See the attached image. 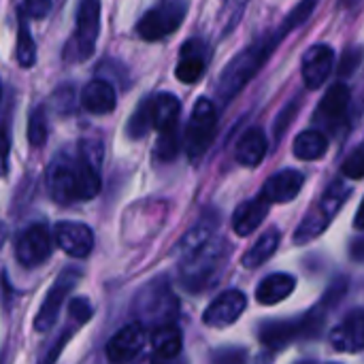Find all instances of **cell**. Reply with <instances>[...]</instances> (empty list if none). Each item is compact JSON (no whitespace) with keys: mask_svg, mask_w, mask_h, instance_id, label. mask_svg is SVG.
<instances>
[{"mask_svg":"<svg viewBox=\"0 0 364 364\" xmlns=\"http://www.w3.org/2000/svg\"><path fill=\"white\" fill-rule=\"evenodd\" d=\"M179 115H181V102L177 96L162 92L156 98H151V126L160 134L179 132Z\"/></svg>","mask_w":364,"mask_h":364,"instance_id":"obj_20","label":"cell"},{"mask_svg":"<svg viewBox=\"0 0 364 364\" xmlns=\"http://www.w3.org/2000/svg\"><path fill=\"white\" fill-rule=\"evenodd\" d=\"M100 34V0H81L75 15V32L64 47V62L79 64L85 62L94 49Z\"/></svg>","mask_w":364,"mask_h":364,"instance_id":"obj_5","label":"cell"},{"mask_svg":"<svg viewBox=\"0 0 364 364\" xmlns=\"http://www.w3.org/2000/svg\"><path fill=\"white\" fill-rule=\"evenodd\" d=\"M51 11V0H23V13L30 19H43Z\"/></svg>","mask_w":364,"mask_h":364,"instance_id":"obj_37","label":"cell"},{"mask_svg":"<svg viewBox=\"0 0 364 364\" xmlns=\"http://www.w3.org/2000/svg\"><path fill=\"white\" fill-rule=\"evenodd\" d=\"M279 243H282V232H279L277 228H269V230L250 247V252L243 256V267H245V269H258V267H262V264L277 252Z\"/></svg>","mask_w":364,"mask_h":364,"instance_id":"obj_27","label":"cell"},{"mask_svg":"<svg viewBox=\"0 0 364 364\" xmlns=\"http://www.w3.org/2000/svg\"><path fill=\"white\" fill-rule=\"evenodd\" d=\"M209 64V45L203 38H188L179 51V62L175 66V77L192 85L203 79Z\"/></svg>","mask_w":364,"mask_h":364,"instance_id":"obj_15","label":"cell"},{"mask_svg":"<svg viewBox=\"0 0 364 364\" xmlns=\"http://www.w3.org/2000/svg\"><path fill=\"white\" fill-rule=\"evenodd\" d=\"M58 247L70 258H87L94 250V230L83 222H58L53 228Z\"/></svg>","mask_w":364,"mask_h":364,"instance_id":"obj_13","label":"cell"},{"mask_svg":"<svg viewBox=\"0 0 364 364\" xmlns=\"http://www.w3.org/2000/svg\"><path fill=\"white\" fill-rule=\"evenodd\" d=\"M230 243L213 235L196 247L179 254V282L188 292H205L224 275L230 260Z\"/></svg>","mask_w":364,"mask_h":364,"instance_id":"obj_2","label":"cell"},{"mask_svg":"<svg viewBox=\"0 0 364 364\" xmlns=\"http://www.w3.org/2000/svg\"><path fill=\"white\" fill-rule=\"evenodd\" d=\"M47 136H49L47 111H45V107H36L28 117V143L34 149H38L47 143Z\"/></svg>","mask_w":364,"mask_h":364,"instance_id":"obj_31","label":"cell"},{"mask_svg":"<svg viewBox=\"0 0 364 364\" xmlns=\"http://www.w3.org/2000/svg\"><path fill=\"white\" fill-rule=\"evenodd\" d=\"M15 55H17V64L21 68H30L36 62V45L32 38V32L28 28V21L23 17H19V26H17V45H15Z\"/></svg>","mask_w":364,"mask_h":364,"instance_id":"obj_29","label":"cell"},{"mask_svg":"<svg viewBox=\"0 0 364 364\" xmlns=\"http://www.w3.org/2000/svg\"><path fill=\"white\" fill-rule=\"evenodd\" d=\"M53 243L45 224L28 226L15 241V258L23 269H36L51 258Z\"/></svg>","mask_w":364,"mask_h":364,"instance_id":"obj_9","label":"cell"},{"mask_svg":"<svg viewBox=\"0 0 364 364\" xmlns=\"http://www.w3.org/2000/svg\"><path fill=\"white\" fill-rule=\"evenodd\" d=\"M218 134V109L209 98H198L186 128V151L192 162H198Z\"/></svg>","mask_w":364,"mask_h":364,"instance_id":"obj_7","label":"cell"},{"mask_svg":"<svg viewBox=\"0 0 364 364\" xmlns=\"http://www.w3.org/2000/svg\"><path fill=\"white\" fill-rule=\"evenodd\" d=\"M350 194H352V188L343 179L333 181L326 188V192L320 196V200L303 218V222L299 224V228L294 230V237H292L294 243L296 245H307L309 241L318 239L328 228V224L335 220V215L339 213V209L343 207V203L350 198Z\"/></svg>","mask_w":364,"mask_h":364,"instance_id":"obj_4","label":"cell"},{"mask_svg":"<svg viewBox=\"0 0 364 364\" xmlns=\"http://www.w3.org/2000/svg\"><path fill=\"white\" fill-rule=\"evenodd\" d=\"M303 186H305V175H303L301 171L284 168V171L273 173V175L264 181V186H262V190H260V196H262L269 205H273V203L284 205V203L294 200V198L299 196V192L303 190Z\"/></svg>","mask_w":364,"mask_h":364,"instance_id":"obj_18","label":"cell"},{"mask_svg":"<svg viewBox=\"0 0 364 364\" xmlns=\"http://www.w3.org/2000/svg\"><path fill=\"white\" fill-rule=\"evenodd\" d=\"M316 2L318 0H301L288 15H286V19L282 21V26H279V34L282 36H288L292 30H296L299 26H303L309 17H311V13H314V9H316Z\"/></svg>","mask_w":364,"mask_h":364,"instance_id":"obj_33","label":"cell"},{"mask_svg":"<svg viewBox=\"0 0 364 364\" xmlns=\"http://www.w3.org/2000/svg\"><path fill=\"white\" fill-rule=\"evenodd\" d=\"M181 348H183V335L177 324L166 322L156 326V331L151 333V350L156 358L173 360L181 354Z\"/></svg>","mask_w":364,"mask_h":364,"instance_id":"obj_25","label":"cell"},{"mask_svg":"<svg viewBox=\"0 0 364 364\" xmlns=\"http://www.w3.org/2000/svg\"><path fill=\"white\" fill-rule=\"evenodd\" d=\"M245 307H247V296L241 290H226L207 307V311L203 314V324L215 331L232 326L241 318Z\"/></svg>","mask_w":364,"mask_h":364,"instance_id":"obj_14","label":"cell"},{"mask_svg":"<svg viewBox=\"0 0 364 364\" xmlns=\"http://www.w3.org/2000/svg\"><path fill=\"white\" fill-rule=\"evenodd\" d=\"M331 346L337 352L358 354L364 348V314L354 309L348 318L331 331Z\"/></svg>","mask_w":364,"mask_h":364,"instance_id":"obj_19","label":"cell"},{"mask_svg":"<svg viewBox=\"0 0 364 364\" xmlns=\"http://www.w3.org/2000/svg\"><path fill=\"white\" fill-rule=\"evenodd\" d=\"M149 128H151V98H145L139 102V107L130 115L126 124V134L132 141H136V139H143L149 132Z\"/></svg>","mask_w":364,"mask_h":364,"instance_id":"obj_30","label":"cell"},{"mask_svg":"<svg viewBox=\"0 0 364 364\" xmlns=\"http://www.w3.org/2000/svg\"><path fill=\"white\" fill-rule=\"evenodd\" d=\"M0 94H2V90H0Z\"/></svg>","mask_w":364,"mask_h":364,"instance_id":"obj_42","label":"cell"},{"mask_svg":"<svg viewBox=\"0 0 364 364\" xmlns=\"http://www.w3.org/2000/svg\"><path fill=\"white\" fill-rule=\"evenodd\" d=\"M79 102L81 107L87 111V113H94V115H105V113H111L117 105V96H115V90L109 81L105 79H94L90 81L81 96H79Z\"/></svg>","mask_w":364,"mask_h":364,"instance_id":"obj_21","label":"cell"},{"mask_svg":"<svg viewBox=\"0 0 364 364\" xmlns=\"http://www.w3.org/2000/svg\"><path fill=\"white\" fill-rule=\"evenodd\" d=\"M247 2H250V0H224V2H222L218 21H220V30H222L224 36L230 34V32L239 26L243 13H245V9H247Z\"/></svg>","mask_w":364,"mask_h":364,"instance_id":"obj_32","label":"cell"},{"mask_svg":"<svg viewBox=\"0 0 364 364\" xmlns=\"http://www.w3.org/2000/svg\"><path fill=\"white\" fill-rule=\"evenodd\" d=\"M333 66H335V51L328 45L320 43V45L309 47L303 53V64H301L305 87L307 90H320L328 81Z\"/></svg>","mask_w":364,"mask_h":364,"instance_id":"obj_16","label":"cell"},{"mask_svg":"<svg viewBox=\"0 0 364 364\" xmlns=\"http://www.w3.org/2000/svg\"><path fill=\"white\" fill-rule=\"evenodd\" d=\"M282 38L284 36L275 30L264 38H258L254 45H250L228 62V66L222 70L218 79V96L222 98V102H230L258 75V70L273 55L275 47L282 43Z\"/></svg>","mask_w":364,"mask_h":364,"instance_id":"obj_3","label":"cell"},{"mask_svg":"<svg viewBox=\"0 0 364 364\" xmlns=\"http://www.w3.org/2000/svg\"><path fill=\"white\" fill-rule=\"evenodd\" d=\"M4 241H6V226L0 222V247L4 245Z\"/></svg>","mask_w":364,"mask_h":364,"instance_id":"obj_41","label":"cell"},{"mask_svg":"<svg viewBox=\"0 0 364 364\" xmlns=\"http://www.w3.org/2000/svg\"><path fill=\"white\" fill-rule=\"evenodd\" d=\"M9 156H11V136L4 126H0V179L9 175Z\"/></svg>","mask_w":364,"mask_h":364,"instance_id":"obj_38","label":"cell"},{"mask_svg":"<svg viewBox=\"0 0 364 364\" xmlns=\"http://www.w3.org/2000/svg\"><path fill=\"white\" fill-rule=\"evenodd\" d=\"M177 311H179V301L175 299L168 282L162 277L149 282L134 299V316L136 322H141L143 326L147 324L160 326L173 322Z\"/></svg>","mask_w":364,"mask_h":364,"instance_id":"obj_6","label":"cell"},{"mask_svg":"<svg viewBox=\"0 0 364 364\" xmlns=\"http://www.w3.org/2000/svg\"><path fill=\"white\" fill-rule=\"evenodd\" d=\"M269 203L258 196V198H252V200H245L237 207V211L232 213V230L239 235V237H247L252 235L262 222L264 218L269 215Z\"/></svg>","mask_w":364,"mask_h":364,"instance_id":"obj_22","label":"cell"},{"mask_svg":"<svg viewBox=\"0 0 364 364\" xmlns=\"http://www.w3.org/2000/svg\"><path fill=\"white\" fill-rule=\"evenodd\" d=\"M267 149H269V143H267L264 130L258 128V126H254V128H250V130L239 139L235 156H237V162H239V164L254 168V166H258V164L264 160Z\"/></svg>","mask_w":364,"mask_h":364,"instance_id":"obj_23","label":"cell"},{"mask_svg":"<svg viewBox=\"0 0 364 364\" xmlns=\"http://www.w3.org/2000/svg\"><path fill=\"white\" fill-rule=\"evenodd\" d=\"M145 326L141 322H132L128 326H124L119 333H115L109 343H107V358L111 363H128L134 360L143 346H145Z\"/></svg>","mask_w":364,"mask_h":364,"instance_id":"obj_17","label":"cell"},{"mask_svg":"<svg viewBox=\"0 0 364 364\" xmlns=\"http://www.w3.org/2000/svg\"><path fill=\"white\" fill-rule=\"evenodd\" d=\"M188 15V0H160L136 23V34L143 41H162L177 32Z\"/></svg>","mask_w":364,"mask_h":364,"instance_id":"obj_8","label":"cell"},{"mask_svg":"<svg viewBox=\"0 0 364 364\" xmlns=\"http://www.w3.org/2000/svg\"><path fill=\"white\" fill-rule=\"evenodd\" d=\"M363 145L354 147V151L348 156V160L343 162L341 166V173L343 177H350V179H363L364 177V154H363Z\"/></svg>","mask_w":364,"mask_h":364,"instance_id":"obj_34","label":"cell"},{"mask_svg":"<svg viewBox=\"0 0 364 364\" xmlns=\"http://www.w3.org/2000/svg\"><path fill=\"white\" fill-rule=\"evenodd\" d=\"M360 64V49L358 47H354V49H348L346 51V55H343V62H341V75H350V73H354V68Z\"/></svg>","mask_w":364,"mask_h":364,"instance_id":"obj_39","label":"cell"},{"mask_svg":"<svg viewBox=\"0 0 364 364\" xmlns=\"http://www.w3.org/2000/svg\"><path fill=\"white\" fill-rule=\"evenodd\" d=\"M94 316V307L90 305L87 299H73L70 305H68V318L70 322H75L77 326H83L85 322H90Z\"/></svg>","mask_w":364,"mask_h":364,"instance_id":"obj_35","label":"cell"},{"mask_svg":"<svg viewBox=\"0 0 364 364\" xmlns=\"http://www.w3.org/2000/svg\"><path fill=\"white\" fill-rule=\"evenodd\" d=\"M53 105L58 107L60 113H70L75 109V87L70 83L60 85L53 92Z\"/></svg>","mask_w":364,"mask_h":364,"instance_id":"obj_36","label":"cell"},{"mask_svg":"<svg viewBox=\"0 0 364 364\" xmlns=\"http://www.w3.org/2000/svg\"><path fill=\"white\" fill-rule=\"evenodd\" d=\"M218 224H220V220H218V213H215V211L203 215V218L186 232V237L179 241V245H177V256L183 254V252H188V250H192V247H196L198 243L207 241L209 237H213Z\"/></svg>","mask_w":364,"mask_h":364,"instance_id":"obj_28","label":"cell"},{"mask_svg":"<svg viewBox=\"0 0 364 364\" xmlns=\"http://www.w3.org/2000/svg\"><path fill=\"white\" fill-rule=\"evenodd\" d=\"M102 143L83 139L77 149L60 151L47 168V188L55 203L73 205L92 200L100 192Z\"/></svg>","mask_w":364,"mask_h":364,"instance_id":"obj_1","label":"cell"},{"mask_svg":"<svg viewBox=\"0 0 364 364\" xmlns=\"http://www.w3.org/2000/svg\"><path fill=\"white\" fill-rule=\"evenodd\" d=\"M326 151H328V139L320 130H303L292 145V154L305 162L320 160L326 156Z\"/></svg>","mask_w":364,"mask_h":364,"instance_id":"obj_26","label":"cell"},{"mask_svg":"<svg viewBox=\"0 0 364 364\" xmlns=\"http://www.w3.org/2000/svg\"><path fill=\"white\" fill-rule=\"evenodd\" d=\"M318 331H320L318 324L307 314L303 320H273V322H264L260 326L258 337H260V341L269 350H284L294 339L314 337V335H318Z\"/></svg>","mask_w":364,"mask_h":364,"instance_id":"obj_10","label":"cell"},{"mask_svg":"<svg viewBox=\"0 0 364 364\" xmlns=\"http://www.w3.org/2000/svg\"><path fill=\"white\" fill-rule=\"evenodd\" d=\"M350 102H352V92H350V87L343 85V83H335V85L324 94V98L320 100L314 122H316L318 126H322L324 130H337V128L343 126V122L348 119Z\"/></svg>","mask_w":364,"mask_h":364,"instance_id":"obj_12","label":"cell"},{"mask_svg":"<svg viewBox=\"0 0 364 364\" xmlns=\"http://www.w3.org/2000/svg\"><path fill=\"white\" fill-rule=\"evenodd\" d=\"M352 254H354V258H356V260H363V239H356V241H354Z\"/></svg>","mask_w":364,"mask_h":364,"instance_id":"obj_40","label":"cell"},{"mask_svg":"<svg viewBox=\"0 0 364 364\" xmlns=\"http://www.w3.org/2000/svg\"><path fill=\"white\" fill-rule=\"evenodd\" d=\"M296 288V279L290 273H273L264 277L256 288V299L260 305H277L286 301Z\"/></svg>","mask_w":364,"mask_h":364,"instance_id":"obj_24","label":"cell"},{"mask_svg":"<svg viewBox=\"0 0 364 364\" xmlns=\"http://www.w3.org/2000/svg\"><path fill=\"white\" fill-rule=\"evenodd\" d=\"M79 271L75 269H66L55 282L53 286L49 288L43 305L38 307V314L34 318V331L36 333H49L53 328V324L58 322V314L66 301V296L70 294V290L77 286V279H79Z\"/></svg>","mask_w":364,"mask_h":364,"instance_id":"obj_11","label":"cell"}]
</instances>
